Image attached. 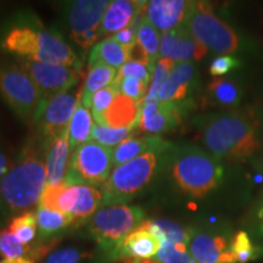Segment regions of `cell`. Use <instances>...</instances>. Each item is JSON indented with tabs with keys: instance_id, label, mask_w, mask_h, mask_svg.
Masks as SVG:
<instances>
[{
	"instance_id": "cell-34",
	"label": "cell",
	"mask_w": 263,
	"mask_h": 263,
	"mask_svg": "<svg viewBox=\"0 0 263 263\" xmlns=\"http://www.w3.org/2000/svg\"><path fill=\"white\" fill-rule=\"evenodd\" d=\"M174 66H176V61L167 58H160L156 61V64L154 65L153 68V77H151L149 90H147L145 99L143 100V104L159 100L157 98H159L160 89L162 88L164 82L167 81V78H168L171 72L174 68Z\"/></svg>"
},
{
	"instance_id": "cell-24",
	"label": "cell",
	"mask_w": 263,
	"mask_h": 263,
	"mask_svg": "<svg viewBox=\"0 0 263 263\" xmlns=\"http://www.w3.org/2000/svg\"><path fill=\"white\" fill-rule=\"evenodd\" d=\"M101 205H103V194L100 189L94 186L76 185L74 205L70 212L74 224L88 221Z\"/></svg>"
},
{
	"instance_id": "cell-41",
	"label": "cell",
	"mask_w": 263,
	"mask_h": 263,
	"mask_svg": "<svg viewBox=\"0 0 263 263\" xmlns=\"http://www.w3.org/2000/svg\"><path fill=\"white\" fill-rule=\"evenodd\" d=\"M66 186H67V184L65 182L55 184V185L47 184L41 196V200H39L38 207L52 210V211H59V199H60L61 194L66 189Z\"/></svg>"
},
{
	"instance_id": "cell-28",
	"label": "cell",
	"mask_w": 263,
	"mask_h": 263,
	"mask_svg": "<svg viewBox=\"0 0 263 263\" xmlns=\"http://www.w3.org/2000/svg\"><path fill=\"white\" fill-rule=\"evenodd\" d=\"M35 216H37L38 232L41 241L51 239V236L54 234L74 224L72 216L65 212L52 211V210L38 207Z\"/></svg>"
},
{
	"instance_id": "cell-20",
	"label": "cell",
	"mask_w": 263,
	"mask_h": 263,
	"mask_svg": "<svg viewBox=\"0 0 263 263\" xmlns=\"http://www.w3.org/2000/svg\"><path fill=\"white\" fill-rule=\"evenodd\" d=\"M146 2H132V0H114L110 2L101 21L103 35L116 34L122 29L129 27L136 22L144 11Z\"/></svg>"
},
{
	"instance_id": "cell-3",
	"label": "cell",
	"mask_w": 263,
	"mask_h": 263,
	"mask_svg": "<svg viewBox=\"0 0 263 263\" xmlns=\"http://www.w3.org/2000/svg\"><path fill=\"white\" fill-rule=\"evenodd\" d=\"M0 49L22 60L80 67L78 58L58 33L43 27L37 17H21L6 26L0 35Z\"/></svg>"
},
{
	"instance_id": "cell-21",
	"label": "cell",
	"mask_w": 263,
	"mask_h": 263,
	"mask_svg": "<svg viewBox=\"0 0 263 263\" xmlns=\"http://www.w3.org/2000/svg\"><path fill=\"white\" fill-rule=\"evenodd\" d=\"M174 145L156 136L129 137L112 149L114 168L149 151H170Z\"/></svg>"
},
{
	"instance_id": "cell-4",
	"label": "cell",
	"mask_w": 263,
	"mask_h": 263,
	"mask_svg": "<svg viewBox=\"0 0 263 263\" xmlns=\"http://www.w3.org/2000/svg\"><path fill=\"white\" fill-rule=\"evenodd\" d=\"M164 160L174 185L183 195L202 199L219 186L223 167L209 151L196 145L173 146Z\"/></svg>"
},
{
	"instance_id": "cell-6",
	"label": "cell",
	"mask_w": 263,
	"mask_h": 263,
	"mask_svg": "<svg viewBox=\"0 0 263 263\" xmlns=\"http://www.w3.org/2000/svg\"><path fill=\"white\" fill-rule=\"evenodd\" d=\"M183 25L195 41L216 54H233L241 47L238 33L206 2H189Z\"/></svg>"
},
{
	"instance_id": "cell-8",
	"label": "cell",
	"mask_w": 263,
	"mask_h": 263,
	"mask_svg": "<svg viewBox=\"0 0 263 263\" xmlns=\"http://www.w3.org/2000/svg\"><path fill=\"white\" fill-rule=\"evenodd\" d=\"M0 97L26 123L37 122L45 100L18 65L0 64Z\"/></svg>"
},
{
	"instance_id": "cell-30",
	"label": "cell",
	"mask_w": 263,
	"mask_h": 263,
	"mask_svg": "<svg viewBox=\"0 0 263 263\" xmlns=\"http://www.w3.org/2000/svg\"><path fill=\"white\" fill-rule=\"evenodd\" d=\"M8 230L22 244L31 245L38 234V223L35 212L28 211L14 217L9 223Z\"/></svg>"
},
{
	"instance_id": "cell-44",
	"label": "cell",
	"mask_w": 263,
	"mask_h": 263,
	"mask_svg": "<svg viewBox=\"0 0 263 263\" xmlns=\"http://www.w3.org/2000/svg\"><path fill=\"white\" fill-rule=\"evenodd\" d=\"M257 229L259 234L263 235V206L258 210L257 212Z\"/></svg>"
},
{
	"instance_id": "cell-36",
	"label": "cell",
	"mask_w": 263,
	"mask_h": 263,
	"mask_svg": "<svg viewBox=\"0 0 263 263\" xmlns=\"http://www.w3.org/2000/svg\"><path fill=\"white\" fill-rule=\"evenodd\" d=\"M232 250L236 256L238 263H248L258 257L259 248L252 244V240L244 230H240L233 238Z\"/></svg>"
},
{
	"instance_id": "cell-26",
	"label": "cell",
	"mask_w": 263,
	"mask_h": 263,
	"mask_svg": "<svg viewBox=\"0 0 263 263\" xmlns=\"http://www.w3.org/2000/svg\"><path fill=\"white\" fill-rule=\"evenodd\" d=\"M140 228L149 230L161 240L172 244H189L190 232L178 223L170 219H144Z\"/></svg>"
},
{
	"instance_id": "cell-18",
	"label": "cell",
	"mask_w": 263,
	"mask_h": 263,
	"mask_svg": "<svg viewBox=\"0 0 263 263\" xmlns=\"http://www.w3.org/2000/svg\"><path fill=\"white\" fill-rule=\"evenodd\" d=\"M188 4L184 0H151L146 2L144 16L157 31L166 33L184 24Z\"/></svg>"
},
{
	"instance_id": "cell-7",
	"label": "cell",
	"mask_w": 263,
	"mask_h": 263,
	"mask_svg": "<svg viewBox=\"0 0 263 263\" xmlns=\"http://www.w3.org/2000/svg\"><path fill=\"white\" fill-rule=\"evenodd\" d=\"M144 221L138 206L115 205L98 210L87 221V230L101 250L114 254L121 241Z\"/></svg>"
},
{
	"instance_id": "cell-35",
	"label": "cell",
	"mask_w": 263,
	"mask_h": 263,
	"mask_svg": "<svg viewBox=\"0 0 263 263\" xmlns=\"http://www.w3.org/2000/svg\"><path fill=\"white\" fill-rule=\"evenodd\" d=\"M155 258L162 263H196L188 252V245L167 241L161 242V248Z\"/></svg>"
},
{
	"instance_id": "cell-10",
	"label": "cell",
	"mask_w": 263,
	"mask_h": 263,
	"mask_svg": "<svg viewBox=\"0 0 263 263\" xmlns=\"http://www.w3.org/2000/svg\"><path fill=\"white\" fill-rule=\"evenodd\" d=\"M110 2L107 0H76L66 11L70 38L78 47L87 50L103 37L101 21Z\"/></svg>"
},
{
	"instance_id": "cell-19",
	"label": "cell",
	"mask_w": 263,
	"mask_h": 263,
	"mask_svg": "<svg viewBox=\"0 0 263 263\" xmlns=\"http://www.w3.org/2000/svg\"><path fill=\"white\" fill-rule=\"evenodd\" d=\"M47 182L49 185L64 183L68 172L71 159V147L68 141V132L64 136L49 138L43 145Z\"/></svg>"
},
{
	"instance_id": "cell-12",
	"label": "cell",
	"mask_w": 263,
	"mask_h": 263,
	"mask_svg": "<svg viewBox=\"0 0 263 263\" xmlns=\"http://www.w3.org/2000/svg\"><path fill=\"white\" fill-rule=\"evenodd\" d=\"M188 249L196 263H238L233 236L221 229H189Z\"/></svg>"
},
{
	"instance_id": "cell-33",
	"label": "cell",
	"mask_w": 263,
	"mask_h": 263,
	"mask_svg": "<svg viewBox=\"0 0 263 263\" xmlns=\"http://www.w3.org/2000/svg\"><path fill=\"white\" fill-rule=\"evenodd\" d=\"M133 133L134 129H132V128H111L94 122L90 140L103 146L114 149L115 146L122 143L123 140L128 139L129 137H133Z\"/></svg>"
},
{
	"instance_id": "cell-15",
	"label": "cell",
	"mask_w": 263,
	"mask_h": 263,
	"mask_svg": "<svg viewBox=\"0 0 263 263\" xmlns=\"http://www.w3.org/2000/svg\"><path fill=\"white\" fill-rule=\"evenodd\" d=\"M207 52L209 49L195 41L184 25L161 34L160 58L171 59L176 62H193L201 60Z\"/></svg>"
},
{
	"instance_id": "cell-25",
	"label": "cell",
	"mask_w": 263,
	"mask_h": 263,
	"mask_svg": "<svg viewBox=\"0 0 263 263\" xmlns=\"http://www.w3.org/2000/svg\"><path fill=\"white\" fill-rule=\"evenodd\" d=\"M116 76V68L110 67V66L104 64H95L90 66L87 77H85L84 85L82 88V105H84L85 107L90 110L91 97L99 90L112 84Z\"/></svg>"
},
{
	"instance_id": "cell-1",
	"label": "cell",
	"mask_w": 263,
	"mask_h": 263,
	"mask_svg": "<svg viewBox=\"0 0 263 263\" xmlns=\"http://www.w3.org/2000/svg\"><path fill=\"white\" fill-rule=\"evenodd\" d=\"M203 146L217 160L242 162L261 147L257 127L238 112H217L193 120Z\"/></svg>"
},
{
	"instance_id": "cell-43",
	"label": "cell",
	"mask_w": 263,
	"mask_h": 263,
	"mask_svg": "<svg viewBox=\"0 0 263 263\" xmlns=\"http://www.w3.org/2000/svg\"><path fill=\"white\" fill-rule=\"evenodd\" d=\"M10 167L11 166H10L8 157H6L4 151L0 149V180H2L3 177L9 172Z\"/></svg>"
},
{
	"instance_id": "cell-17",
	"label": "cell",
	"mask_w": 263,
	"mask_h": 263,
	"mask_svg": "<svg viewBox=\"0 0 263 263\" xmlns=\"http://www.w3.org/2000/svg\"><path fill=\"white\" fill-rule=\"evenodd\" d=\"M161 248V240L149 230L138 227L124 238L114 252V258L122 263H134L155 257Z\"/></svg>"
},
{
	"instance_id": "cell-11",
	"label": "cell",
	"mask_w": 263,
	"mask_h": 263,
	"mask_svg": "<svg viewBox=\"0 0 263 263\" xmlns=\"http://www.w3.org/2000/svg\"><path fill=\"white\" fill-rule=\"evenodd\" d=\"M18 66L31 78L45 100H50L64 91L74 89L81 78L80 67L27 60H21Z\"/></svg>"
},
{
	"instance_id": "cell-39",
	"label": "cell",
	"mask_w": 263,
	"mask_h": 263,
	"mask_svg": "<svg viewBox=\"0 0 263 263\" xmlns=\"http://www.w3.org/2000/svg\"><path fill=\"white\" fill-rule=\"evenodd\" d=\"M126 77H133V78H138V80L146 82V83L150 84L151 82V71L147 66L139 64V62H134V61H128L127 64H124L122 67L118 68L117 71V76L115 78V82L121 81L122 78Z\"/></svg>"
},
{
	"instance_id": "cell-5",
	"label": "cell",
	"mask_w": 263,
	"mask_h": 263,
	"mask_svg": "<svg viewBox=\"0 0 263 263\" xmlns=\"http://www.w3.org/2000/svg\"><path fill=\"white\" fill-rule=\"evenodd\" d=\"M170 151H149L114 168L108 179L100 186L103 205H124L143 192L155 177L161 159Z\"/></svg>"
},
{
	"instance_id": "cell-9",
	"label": "cell",
	"mask_w": 263,
	"mask_h": 263,
	"mask_svg": "<svg viewBox=\"0 0 263 263\" xmlns=\"http://www.w3.org/2000/svg\"><path fill=\"white\" fill-rule=\"evenodd\" d=\"M112 167V149L89 140L71 151L65 183L67 185L101 186L111 176Z\"/></svg>"
},
{
	"instance_id": "cell-22",
	"label": "cell",
	"mask_w": 263,
	"mask_h": 263,
	"mask_svg": "<svg viewBox=\"0 0 263 263\" xmlns=\"http://www.w3.org/2000/svg\"><path fill=\"white\" fill-rule=\"evenodd\" d=\"M141 103L118 94L112 104L105 111L99 124L111 128H132L134 129L139 120Z\"/></svg>"
},
{
	"instance_id": "cell-29",
	"label": "cell",
	"mask_w": 263,
	"mask_h": 263,
	"mask_svg": "<svg viewBox=\"0 0 263 263\" xmlns=\"http://www.w3.org/2000/svg\"><path fill=\"white\" fill-rule=\"evenodd\" d=\"M210 104L223 107H232L239 104L241 91L234 82L224 78H215L206 91Z\"/></svg>"
},
{
	"instance_id": "cell-31",
	"label": "cell",
	"mask_w": 263,
	"mask_h": 263,
	"mask_svg": "<svg viewBox=\"0 0 263 263\" xmlns=\"http://www.w3.org/2000/svg\"><path fill=\"white\" fill-rule=\"evenodd\" d=\"M0 255L4 259H33V245L22 244L9 230L0 229Z\"/></svg>"
},
{
	"instance_id": "cell-23",
	"label": "cell",
	"mask_w": 263,
	"mask_h": 263,
	"mask_svg": "<svg viewBox=\"0 0 263 263\" xmlns=\"http://www.w3.org/2000/svg\"><path fill=\"white\" fill-rule=\"evenodd\" d=\"M129 61V47H124L108 37L91 48L88 66L104 64L114 68L122 67Z\"/></svg>"
},
{
	"instance_id": "cell-37",
	"label": "cell",
	"mask_w": 263,
	"mask_h": 263,
	"mask_svg": "<svg viewBox=\"0 0 263 263\" xmlns=\"http://www.w3.org/2000/svg\"><path fill=\"white\" fill-rule=\"evenodd\" d=\"M118 94H120V91H118L117 87L111 84L108 85V87L104 88V89L99 90L98 93H95L93 97H91L90 112L94 117V122H100L104 112L107 110L108 106L112 104L115 98H116Z\"/></svg>"
},
{
	"instance_id": "cell-40",
	"label": "cell",
	"mask_w": 263,
	"mask_h": 263,
	"mask_svg": "<svg viewBox=\"0 0 263 263\" xmlns=\"http://www.w3.org/2000/svg\"><path fill=\"white\" fill-rule=\"evenodd\" d=\"M88 257H91L90 252L82 251L76 248H67L52 252L45 263H80L82 259Z\"/></svg>"
},
{
	"instance_id": "cell-27",
	"label": "cell",
	"mask_w": 263,
	"mask_h": 263,
	"mask_svg": "<svg viewBox=\"0 0 263 263\" xmlns=\"http://www.w3.org/2000/svg\"><path fill=\"white\" fill-rule=\"evenodd\" d=\"M93 126V115L89 108L81 103L68 126V141H70L71 151L90 140Z\"/></svg>"
},
{
	"instance_id": "cell-13",
	"label": "cell",
	"mask_w": 263,
	"mask_h": 263,
	"mask_svg": "<svg viewBox=\"0 0 263 263\" xmlns=\"http://www.w3.org/2000/svg\"><path fill=\"white\" fill-rule=\"evenodd\" d=\"M81 100L82 89L64 91L47 100L37 121L45 139L67 133L68 126Z\"/></svg>"
},
{
	"instance_id": "cell-16",
	"label": "cell",
	"mask_w": 263,
	"mask_h": 263,
	"mask_svg": "<svg viewBox=\"0 0 263 263\" xmlns=\"http://www.w3.org/2000/svg\"><path fill=\"white\" fill-rule=\"evenodd\" d=\"M197 81V71L194 62H176V66L160 89L159 100L163 103L182 105L192 94Z\"/></svg>"
},
{
	"instance_id": "cell-42",
	"label": "cell",
	"mask_w": 263,
	"mask_h": 263,
	"mask_svg": "<svg viewBox=\"0 0 263 263\" xmlns=\"http://www.w3.org/2000/svg\"><path fill=\"white\" fill-rule=\"evenodd\" d=\"M240 65L239 60L232 55H221L216 58L210 65V73L212 76H224L228 72L235 70Z\"/></svg>"
},
{
	"instance_id": "cell-32",
	"label": "cell",
	"mask_w": 263,
	"mask_h": 263,
	"mask_svg": "<svg viewBox=\"0 0 263 263\" xmlns=\"http://www.w3.org/2000/svg\"><path fill=\"white\" fill-rule=\"evenodd\" d=\"M160 39L161 35L159 34V31L144 16L139 27H138L137 43L141 45L144 48V50L147 52V55L151 59L153 66L160 59Z\"/></svg>"
},
{
	"instance_id": "cell-14",
	"label": "cell",
	"mask_w": 263,
	"mask_h": 263,
	"mask_svg": "<svg viewBox=\"0 0 263 263\" xmlns=\"http://www.w3.org/2000/svg\"><path fill=\"white\" fill-rule=\"evenodd\" d=\"M182 123V105L156 100L141 105L134 130L156 136L176 129Z\"/></svg>"
},
{
	"instance_id": "cell-45",
	"label": "cell",
	"mask_w": 263,
	"mask_h": 263,
	"mask_svg": "<svg viewBox=\"0 0 263 263\" xmlns=\"http://www.w3.org/2000/svg\"><path fill=\"white\" fill-rule=\"evenodd\" d=\"M0 263H35L32 259H17V261H10V259H0Z\"/></svg>"
},
{
	"instance_id": "cell-38",
	"label": "cell",
	"mask_w": 263,
	"mask_h": 263,
	"mask_svg": "<svg viewBox=\"0 0 263 263\" xmlns=\"http://www.w3.org/2000/svg\"><path fill=\"white\" fill-rule=\"evenodd\" d=\"M112 84L115 87H117L120 94L141 104H143V100L145 99L150 87V84L146 83V82H143L133 77L122 78L121 81L115 82Z\"/></svg>"
},
{
	"instance_id": "cell-2",
	"label": "cell",
	"mask_w": 263,
	"mask_h": 263,
	"mask_svg": "<svg viewBox=\"0 0 263 263\" xmlns=\"http://www.w3.org/2000/svg\"><path fill=\"white\" fill-rule=\"evenodd\" d=\"M47 184L44 156L33 141H28L0 180V222L31 211L39 203Z\"/></svg>"
}]
</instances>
